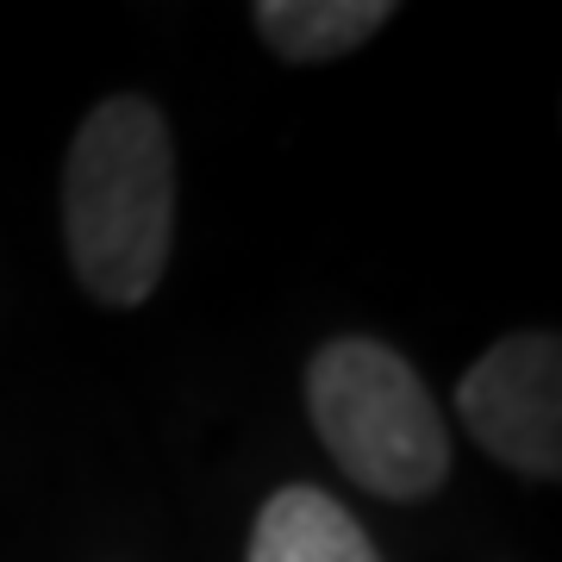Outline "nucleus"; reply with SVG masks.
<instances>
[{
  "label": "nucleus",
  "instance_id": "3",
  "mask_svg": "<svg viewBox=\"0 0 562 562\" xmlns=\"http://www.w3.org/2000/svg\"><path fill=\"white\" fill-rule=\"evenodd\" d=\"M457 419L525 482H562V331H506L457 382Z\"/></svg>",
  "mask_w": 562,
  "mask_h": 562
},
{
  "label": "nucleus",
  "instance_id": "4",
  "mask_svg": "<svg viewBox=\"0 0 562 562\" xmlns=\"http://www.w3.org/2000/svg\"><path fill=\"white\" fill-rule=\"evenodd\" d=\"M244 562H382V550L369 543L344 501L313 482H294L262 501Z\"/></svg>",
  "mask_w": 562,
  "mask_h": 562
},
{
  "label": "nucleus",
  "instance_id": "1",
  "mask_svg": "<svg viewBox=\"0 0 562 562\" xmlns=\"http://www.w3.org/2000/svg\"><path fill=\"white\" fill-rule=\"evenodd\" d=\"M63 244L101 306L157 294L176 244V138L144 94H113L76 125L63 162Z\"/></svg>",
  "mask_w": 562,
  "mask_h": 562
},
{
  "label": "nucleus",
  "instance_id": "5",
  "mask_svg": "<svg viewBox=\"0 0 562 562\" xmlns=\"http://www.w3.org/2000/svg\"><path fill=\"white\" fill-rule=\"evenodd\" d=\"M394 20L387 0H257V38L288 63H331L350 57Z\"/></svg>",
  "mask_w": 562,
  "mask_h": 562
},
{
  "label": "nucleus",
  "instance_id": "2",
  "mask_svg": "<svg viewBox=\"0 0 562 562\" xmlns=\"http://www.w3.org/2000/svg\"><path fill=\"white\" fill-rule=\"evenodd\" d=\"M306 413L331 462L375 501H425L450 482V425L394 344H319L306 362Z\"/></svg>",
  "mask_w": 562,
  "mask_h": 562
}]
</instances>
